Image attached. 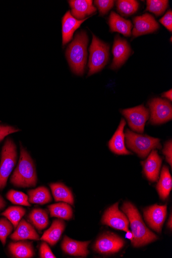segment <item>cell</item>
Instances as JSON below:
<instances>
[{
    "label": "cell",
    "mask_w": 172,
    "mask_h": 258,
    "mask_svg": "<svg viewBox=\"0 0 172 258\" xmlns=\"http://www.w3.org/2000/svg\"><path fill=\"white\" fill-rule=\"evenodd\" d=\"M122 210L128 216L133 234L132 241L135 247H140L150 243L157 239V236L147 228L136 207L130 202H126Z\"/></svg>",
    "instance_id": "1"
},
{
    "label": "cell",
    "mask_w": 172,
    "mask_h": 258,
    "mask_svg": "<svg viewBox=\"0 0 172 258\" xmlns=\"http://www.w3.org/2000/svg\"><path fill=\"white\" fill-rule=\"evenodd\" d=\"M11 182L14 186L20 187H35L37 182L34 161L27 150L21 144L18 165L11 177Z\"/></svg>",
    "instance_id": "2"
},
{
    "label": "cell",
    "mask_w": 172,
    "mask_h": 258,
    "mask_svg": "<svg viewBox=\"0 0 172 258\" xmlns=\"http://www.w3.org/2000/svg\"><path fill=\"white\" fill-rule=\"evenodd\" d=\"M88 37L85 31L78 33L75 39L69 44L66 55L70 67L74 74L82 76L87 58Z\"/></svg>",
    "instance_id": "3"
},
{
    "label": "cell",
    "mask_w": 172,
    "mask_h": 258,
    "mask_svg": "<svg viewBox=\"0 0 172 258\" xmlns=\"http://www.w3.org/2000/svg\"><path fill=\"white\" fill-rule=\"evenodd\" d=\"M125 136L128 147L141 158H145L153 150L161 148L158 138L136 134L129 130L126 131Z\"/></svg>",
    "instance_id": "4"
},
{
    "label": "cell",
    "mask_w": 172,
    "mask_h": 258,
    "mask_svg": "<svg viewBox=\"0 0 172 258\" xmlns=\"http://www.w3.org/2000/svg\"><path fill=\"white\" fill-rule=\"evenodd\" d=\"M89 51L88 76H91L100 72L107 64L109 59V46L93 35Z\"/></svg>",
    "instance_id": "5"
},
{
    "label": "cell",
    "mask_w": 172,
    "mask_h": 258,
    "mask_svg": "<svg viewBox=\"0 0 172 258\" xmlns=\"http://www.w3.org/2000/svg\"><path fill=\"white\" fill-rule=\"evenodd\" d=\"M2 154L0 164V190H3L5 188L18 158L16 146L11 138H8L6 141Z\"/></svg>",
    "instance_id": "6"
},
{
    "label": "cell",
    "mask_w": 172,
    "mask_h": 258,
    "mask_svg": "<svg viewBox=\"0 0 172 258\" xmlns=\"http://www.w3.org/2000/svg\"><path fill=\"white\" fill-rule=\"evenodd\" d=\"M121 112L126 117L132 130L138 133H143L145 123L149 118L148 109L142 105L122 110Z\"/></svg>",
    "instance_id": "7"
},
{
    "label": "cell",
    "mask_w": 172,
    "mask_h": 258,
    "mask_svg": "<svg viewBox=\"0 0 172 258\" xmlns=\"http://www.w3.org/2000/svg\"><path fill=\"white\" fill-rule=\"evenodd\" d=\"M151 110V122L153 124H159L171 119L172 108L167 101L160 98H155L149 103Z\"/></svg>",
    "instance_id": "8"
},
{
    "label": "cell",
    "mask_w": 172,
    "mask_h": 258,
    "mask_svg": "<svg viewBox=\"0 0 172 258\" xmlns=\"http://www.w3.org/2000/svg\"><path fill=\"white\" fill-rule=\"evenodd\" d=\"M116 203L108 209L103 215L102 222L103 224L109 226L114 229L129 231V220L126 215L120 212Z\"/></svg>",
    "instance_id": "9"
},
{
    "label": "cell",
    "mask_w": 172,
    "mask_h": 258,
    "mask_svg": "<svg viewBox=\"0 0 172 258\" xmlns=\"http://www.w3.org/2000/svg\"><path fill=\"white\" fill-rule=\"evenodd\" d=\"M125 245V242L114 233H106L95 243V251L104 254H111L118 252Z\"/></svg>",
    "instance_id": "10"
},
{
    "label": "cell",
    "mask_w": 172,
    "mask_h": 258,
    "mask_svg": "<svg viewBox=\"0 0 172 258\" xmlns=\"http://www.w3.org/2000/svg\"><path fill=\"white\" fill-rule=\"evenodd\" d=\"M134 28L132 35L137 37L156 31L159 25L154 17L149 14L137 16L134 19Z\"/></svg>",
    "instance_id": "11"
},
{
    "label": "cell",
    "mask_w": 172,
    "mask_h": 258,
    "mask_svg": "<svg viewBox=\"0 0 172 258\" xmlns=\"http://www.w3.org/2000/svg\"><path fill=\"white\" fill-rule=\"evenodd\" d=\"M166 206L154 205L144 211L146 221L149 226L158 232L161 231L162 227L166 216Z\"/></svg>",
    "instance_id": "12"
},
{
    "label": "cell",
    "mask_w": 172,
    "mask_h": 258,
    "mask_svg": "<svg viewBox=\"0 0 172 258\" xmlns=\"http://www.w3.org/2000/svg\"><path fill=\"white\" fill-rule=\"evenodd\" d=\"M132 52L131 47L126 40L122 39L119 35L115 38L112 48L113 59L110 68L117 69L124 64Z\"/></svg>",
    "instance_id": "13"
},
{
    "label": "cell",
    "mask_w": 172,
    "mask_h": 258,
    "mask_svg": "<svg viewBox=\"0 0 172 258\" xmlns=\"http://www.w3.org/2000/svg\"><path fill=\"white\" fill-rule=\"evenodd\" d=\"M161 163L162 159L157 151L154 150L149 157L142 162L144 172L147 179L153 182L158 180Z\"/></svg>",
    "instance_id": "14"
},
{
    "label": "cell",
    "mask_w": 172,
    "mask_h": 258,
    "mask_svg": "<svg viewBox=\"0 0 172 258\" xmlns=\"http://www.w3.org/2000/svg\"><path fill=\"white\" fill-rule=\"evenodd\" d=\"M126 122L122 119L118 128L109 141L108 145L110 150L118 155H130L131 153L128 151L125 146V134L124 129Z\"/></svg>",
    "instance_id": "15"
},
{
    "label": "cell",
    "mask_w": 172,
    "mask_h": 258,
    "mask_svg": "<svg viewBox=\"0 0 172 258\" xmlns=\"http://www.w3.org/2000/svg\"><path fill=\"white\" fill-rule=\"evenodd\" d=\"M88 18L79 20L73 17L70 11L65 14L62 19L63 45H66L72 40L74 33Z\"/></svg>",
    "instance_id": "16"
},
{
    "label": "cell",
    "mask_w": 172,
    "mask_h": 258,
    "mask_svg": "<svg viewBox=\"0 0 172 258\" xmlns=\"http://www.w3.org/2000/svg\"><path fill=\"white\" fill-rule=\"evenodd\" d=\"M11 238L15 241L40 240L39 234L34 228L24 219L20 221L16 230L11 236Z\"/></svg>",
    "instance_id": "17"
},
{
    "label": "cell",
    "mask_w": 172,
    "mask_h": 258,
    "mask_svg": "<svg viewBox=\"0 0 172 258\" xmlns=\"http://www.w3.org/2000/svg\"><path fill=\"white\" fill-rule=\"evenodd\" d=\"M69 4L71 8V15L79 20H84L86 16L96 12L91 0H71Z\"/></svg>",
    "instance_id": "18"
},
{
    "label": "cell",
    "mask_w": 172,
    "mask_h": 258,
    "mask_svg": "<svg viewBox=\"0 0 172 258\" xmlns=\"http://www.w3.org/2000/svg\"><path fill=\"white\" fill-rule=\"evenodd\" d=\"M90 241L80 242L72 240L67 236L64 238L62 248L66 253L76 256L86 257L89 254L88 246Z\"/></svg>",
    "instance_id": "19"
},
{
    "label": "cell",
    "mask_w": 172,
    "mask_h": 258,
    "mask_svg": "<svg viewBox=\"0 0 172 258\" xmlns=\"http://www.w3.org/2000/svg\"><path fill=\"white\" fill-rule=\"evenodd\" d=\"M109 25L111 32H118L126 37L132 35V22L112 12L109 18Z\"/></svg>",
    "instance_id": "20"
},
{
    "label": "cell",
    "mask_w": 172,
    "mask_h": 258,
    "mask_svg": "<svg viewBox=\"0 0 172 258\" xmlns=\"http://www.w3.org/2000/svg\"><path fill=\"white\" fill-rule=\"evenodd\" d=\"M65 223L62 220L56 219L53 221L50 228L46 230L41 238V240L55 245L60 240L65 228Z\"/></svg>",
    "instance_id": "21"
},
{
    "label": "cell",
    "mask_w": 172,
    "mask_h": 258,
    "mask_svg": "<svg viewBox=\"0 0 172 258\" xmlns=\"http://www.w3.org/2000/svg\"><path fill=\"white\" fill-rule=\"evenodd\" d=\"M12 256L17 258H31L35 255L32 244L28 242H11L9 246Z\"/></svg>",
    "instance_id": "22"
},
{
    "label": "cell",
    "mask_w": 172,
    "mask_h": 258,
    "mask_svg": "<svg viewBox=\"0 0 172 258\" xmlns=\"http://www.w3.org/2000/svg\"><path fill=\"white\" fill-rule=\"evenodd\" d=\"M50 186L56 202H64L73 205V196L68 187L60 182L52 183Z\"/></svg>",
    "instance_id": "23"
},
{
    "label": "cell",
    "mask_w": 172,
    "mask_h": 258,
    "mask_svg": "<svg viewBox=\"0 0 172 258\" xmlns=\"http://www.w3.org/2000/svg\"><path fill=\"white\" fill-rule=\"evenodd\" d=\"M28 194L29 202L30 204L43 205L52 201V197L50 191L47 187L43 186L28 191Z\"/></svg>",
    "instance_id": "24"
},
{
    "label": "cell",
    "mask_w": 172,
    "mask_h": 258,
    "mask_svg": "<svg viewBox=\"0 0 172 258\" xmlns=\"http://www.w3.org/2000/svg\"><path fill=\"white\" fill-rule=\"evenodd\" d=\"M172 187V179L168 168H162L160 178L157 185V189L160 198L166 199L169 195Z\"/></svg>",
    "instance_id": "25"
},
{
    "label": "cell",
    "mask_w": 172,
    "mask_h": 258,
    "mask_svg": "<svg viewBox=\"0 0 172 258\" xmlns=\"http://www.w3.org/2000/svg\"><path fill=\"white\" fill-rule=\"evenodd\" d=\"M51 217L69 220L73 217V210L66 203H60L48 206Z\"/></svg>",
    "instance_id": "26"
},
{
    "label": "cell",
    "mask_w": 172,
    "mask_h": 258,
    "mask_svg": "<svg viewBox=\"0 0 172 258\" xmlns=\"http://www.w3.org/2000/svg\"><path fill=\"white\" fill-rule=\"evenodd\" d=\"M28 218L34 226L40 231L46 228L48 225V215L43 209L40 208L33 209Z\"/></svg>",
    "instance_id": "27"
},
{
    "label": "cell",
    "mask_w": 172,
    "mask_h": 258,
    "mask_svg": "<svg viewBox=\"0 0 172 258\" xmlns=\"http://www.w3.org/2000/svg\"><path fill=\"white\" fill-rule=\"evenodd\" d=\"M26 210L19 206H12L8 208L2 214L3 216L7 218L16 228L22 217L25 215Z\"/></svg>",
    "instance_id": "28"
},
{
    "label": "cell",
    "mask_w": 172,
    "mask_h": 258,
    "mask_svg": "<svg viewBox=\"0 0 172 258\" xmlns=\"http://www.w3.org/2000/svg\"><path fill=\"white\" fill-rule=\"evenodd\" d=\"M117 10L124 16H129L138 10L139 4L135 0H119L117 3Z\"/></svg>",
    "instance_id": "29"
},
{
    "label": "cell",
    "mask_w": 172,
    "mask_h": 258,
    "mask_svg": "<svg viewBox=\"0 0 172 258\" xmlns=\"http://www.w3.org/2000/svg\"><path fill=\"white\" fill-rule=\"evenodd\" d=\"M168 4L166 0H148L147 1L146 11L159 16L164 13L168 7Z\"/></svg>",
    "instance_id": "30"
},
{
    "label": "cell",
    "mask_w": 172,
    "mask_h": 258,
    "mask_svg": "<svg viewBox=\"0 0 172 258\" xmlns=\"http://www.w3.org/2000/svg\"><path fill=\"white\" fill-rule=\"evenodd\" d=\"M7 198L14 204L31 206L29 197L25 194L14 190H10L7 194Z\"/></svg>",
    "instance_id": "31"
},
{
    "label": "cell",
    "mask_w": 172,
    "mask_h": 258,
    "mask_svg": "<svg viewBox=\"0 0 172 258\" xmlns=\"http://www.w3.org/2000/svg\"><path fill=\"white\" fill-rule=\"evenodd\" d=\"M13 230L12 223L7 218L0 219V241L5 245L7 239Z\"/></svg>",
    "instance_id": "32"
},
{
    "label": "cell",
    "mask_w": 172,
    "mask_h": 258,
    "mask_svg": "<svg viewBox=\"0 0 172 258\" xmlns=\"http://www.w3.org/2000/svg\"><path fill=\"white\" fill-rule=\"evenodd\" d=\"M114 3V2L111 0H96L94 2L101 15H106L113 8Z\"/></svg>",
    "instance_id": "33"
},
{
    "label": "cell",
    "mask_w": 172,
    "mask_h": 258,
    "mask_svg": "<svg viewBox=\"0 0 172 258\" xmlns=\"http://www.w3.org/2000/svg\"><path fill=\"white\" fill-rule=\"evenodd\" d=\"M20 130L13 126L0 125V142L10 134L19 132Z\"/></svg>",
    "instance_id": "34"
},
{
    "label": "cell",
    "mask_w": 172,
    "mask_h": 258,
    "mask_svg": "<svg viewBox=\"0 0 172 258\" xmlns=\"http://www.w3.org/2000/svg\"><path fill=\"white\" fill-rule=\"evenodd\" d=\"M40 256L41 258H56L50 247L46 242H42L40 247Z\"/></svg>",
    "instance_id": "35"
},
{
    "label": "cell",
    "mask_w": 172,
    "mask_h": 258,
    "mask_svg": "<svg viewBox=\"0 0 172 258\" xmlns=\"http://www.w3.org/2000/svg\"><path fill=\"white\" fill-rule=\"evenodd\" d=\"M159 21L169 32H171L172 12L171 10L168 11Z\"/></svg>",
    "instance_id": "36"
},
{
    "label": "cell",
    "mask_w": 172,
    "mask_h": 258,
    "mask_svg": "<svg viewBox=\"0 0 172 258\" xmlns=\"http://www.w3.org/2000/svg\"><path fill=\"white\" fill-rule=\"evenodd\" d=\"M172 144L171 140L168 141L164 146L163 150V153L166 156L167 162L169 164L170 167L172 166V155H171Z\"/></svg>",
    "instance_id": "37"
},
{
    "label": "cell",
    "mask_w": 172,
    "mask_h": 258,
    "mask_svg": "<svg viewBox=\"0 0 172 258\" xmlns=\"http://www.w3.org/2000/svg\"><path fill=\"white\" fill-rule=\"evenodd\" d=\"M171 89L169 90V91L164 92L163 95L162 97H165L169 99L170 101L172 100V92H171Z\"/></svg>",
    "instance_id": "38"
},
{
    "label": "cell",
    "mask_w": 172,
    "mask_h": 258,
    "mask_svg": "<svg viewBox=\"0 0 172 258\" xmlns=\"http://www.w3.org/2000/svg\"><path fill=\"white\" fill-rule=\"evenodd\" d=\"M7 205V203L1 195H0V210L4 209Z\"/></svg>",
    "instance_id": "39"
},
{
    "label": "cell",
    "mask_w": 172,
    "mask_h": 258,
    "mask_svg": "<svg viewBox=\"0 0 172 258\" xmlns=\"http://www.w3.org/2000/svg\"><path fill=\"white\" fill-rule=\"evenodd\" d=\"M126 237H127V238L128 239H129L131 240V241H132L133 239V238H134L133 233H132L130 231L127 232V233L126 234Z\"/></svg>",
    "instance_id": "40"
},
{
    "label": "cell",
    "mask_w": 172,
    "mask_h": 258,
    "mask_svg": "<svg viewBox=\"0 0 172 258\" xmlns=\"http://www.w3.org/2000/svg\"><path fill=\"white\" fill-rule=\"evenodd\" d=\"M172 224V222H171V215H170V218L168 220V223H167L168 226L169 227V228L170 229H171V227H172V224Z\"/></svg>",
    "instance_id": "41"
}]
</instances>
